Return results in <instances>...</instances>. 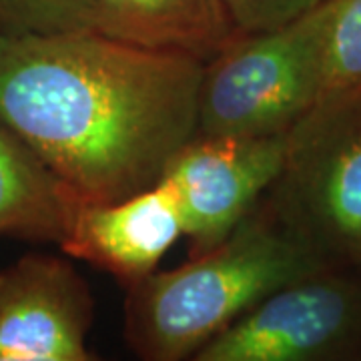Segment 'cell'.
<instances>
[{
	"label": "cell",
	"mask_w": 361,
	"mask_h": 361,
	"mask_svg": "<svg viewBox=\"0 0 361 361\" xmlns=\"http://www.w3.org/2000/svg\"><path fill=\"white\" fill-rule=\"evenodd\" d=\"M78 199L0 118V235L61 245Z\"/></svg>",
	"instance_id": "30bf717a"
},
{
	"label": "cell",
	"mask_w": 361,
	"mask_h": 361,
	"mask_svg": "<svg viewBox=\"0 0 361 361\" xmlns=\"http://www.w3.org/2000/svg\"><path fill=\"white\" fill-rule=\"evenodd\" d=\"M94 0H0V35H54L90 28Z\"/></svg>",
	"instance_id": "7c38bea8"
},
{
	"label": "cell",
	"mask_w": 361,
	"mask_h": 361,
	"mask_svg": "<svg viewBox=\"0 0 361 361\" xmlns=\"http://www.w3.org/2000/svg\"><path fill=\"white\" fill-rule=\"evenodd\" d=\"M325 4L322 87L315 106L361 99V0Z\"/></svg>",
	"instance_id": "8fae6325"
},
{
	"label": "cell",
	"mask_w": 361,
	"mask_h": 361,
	"mask_svg": "<svg viewBox=\"0 0 361 361\" xmlns=\"http://www.w3.org/2000/svg\"><path fill=\"white\" fill-rule=\"evenodd\" d=\"M327 4L249 35H237L203 63L197 133L259 137L295 127L317 104Z\"/></svg>",
	"instance_id": "3957f363"
},
{
	"label": "cell",
	"mask_w": 361,
	"mask_h": 361,
	"mask_svg": "<svg viewBox=\"0 0 361 361\" xmlns=\"http://www.w3.org/2000/svg\"><path fill=\"white\" fill-rule=\"evenodd\" d=\"M259 203L325 263H348L361 239V99L315 106L297 123Z\"/></svg>",
	"instance_id": "277c9868"
},
{
	"label": "cell",
	"mask_w": 361,
	"mask_h": 361,
	"mask_svg": "<svg viewBox=\"0 0 361 361\" xmlns=\"http://www.w3.org/2000/svg\"><path fill=\"white\" fill-rule=\"evenodd\" d=\"M89 283L73 263L26 253L0 269V361H92Z\"/></svg>",
	"instance_id": "52a82bcc"
},
{
	"label": "cell",
	"mask_w": 361,
	"mask_h": 361,
	"mask_svg": "<svg viewBox=\"0 0 361 361\" xmlns=\"http://www.w3.org/2000/svg\"><path fill=\"white\" fill-rule=\"evenodd\" d=\"M193 360H361V275L349 265H325L285 283Z\"/></svg>",
	"instance_id": "5b68a950"
},
{
	"label": "cell",
	"mask_w": 361,
	"mask_h": 361,
	"mask_svg": "<svg viewBox=\"0 0 361 361\" xmlns=\"http://www.w3.org/2000/svg\"><path fill=\"white\" fill-rule=\"evenodd\" d=\"M325 265L259 203L217 247L125 287V339L141 360H193L259 301Z\"/></svg>",
	"instance_id": "7a4b0ae2"
},
{
	"label": "cell",
	"mask_w": 361,
	"mask_h": 361,
	"mask_svg": "<svg viewBox=\"0 0 361 361\" xmlns=\"http://www.w3.org/2000/svg\"><path fill=\"white\" fill-rule=\"evenodd\" d=\"M323 0H225L237 35L269 30L297 18Z\"/></svg>",
	"instance_id": "4fadbf2b"
},
{
	"label": "cell",
	"mask_w": 361,
	"mask_h": 361,
	"mask_svg": "<svg viewBox=\"0 0 361 361\" xmlns=\"http://www.w3.org/2000/svg\"><path fill=\"white\" fill-rule=\"evenodd\" d=\"M90 30L203 63L237 37L225 0H94Z\"/></svg>",
	"instance_id": "9c48e42d"
},
{
	"label": "cell",
	"mask_w": 361,
	"mask_h": 361,
	"mask_svg": "<svg viewBox=\"0 0 361 361\" xmlns=\"http://www.w3.org/2000/svg\"><path fill=\"white\" fill-rule=\"evenodd\" d=\"M180 235L177 203L167 187L157 183L113 203L78 201L59 247L127 287L153 273Z\"/></svg>",
	"instance_id": "ba28073f"
},
{
	"label": "cell",
	"mask_w": 361,
	"mask_h": 361,
	"mask_svg": "<svg viewBox=\"0 0 361 361\" xmlns=\"http://www.w3.org/2000/svg\"><path fill=\"white\" fill-rule=\"evenodd\" d=\"M203 61L97 30L0 35V118L82 203L155 187L197 133Z\"/></svg>",
	"instance_id": "6da1fadb"
},
{
	"label": "cell",
	"mask_w": 361,
	"mask_h": 361,
	"mask_svg": "<svg viewBox=\"0 0 361 361\" xmlns=\"http://www.w3.org/2000/svg\"><path fill=\"white\" fill-rule=\"evenodd\" d=\"M291 130L259 137L195 135L169 159L159 183L173 195L191 257L217 247L279 177Z\"/></svg>",
	"instance_id": "8992f818"
},
{
	"label": "cell",
	"mask_w": 361,
	"mask_h": 361,
	"mask_svg": "<svg viewBox=\"0 0 361 361\" xmlns=\"http://www.w3.org/2000/svg\"><path fill=\"white\" fill-rule=\"evenodd\" d=\"M345 265L353 267V269L357 271V273L361 275V239H360V243L355 245V249L351 251V255H349L348 263H345Z\"/></svg>",
	"instance_id": "5bb4252c"
}]
</instances>
